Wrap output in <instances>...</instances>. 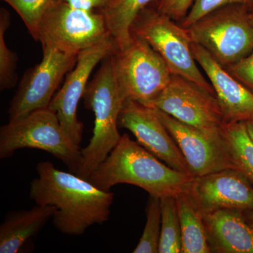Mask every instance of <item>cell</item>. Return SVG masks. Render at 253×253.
I'll return each instance as SVG.
<instances>
[{
	"mask_svg": "<svg viewBox=\"0 0 253 253\" xmlns=\"http://www.w3.org/2000/svg\"><path fill=\"white\" fill-rule=\"evenodd\" d=\"M146 223L134 253H159L161 234V199L149 195L146 206Z\"/></svg>",
	"mask_w": 253,
	"mask_h": 253,
	"instance_id": "7402d4cb",
	"label": "cell"
},
{
	"mask_svg": "<svg viewBox=\"0 0 253 253\" xmlns=\"http://www.w3.org/2000/svg\"><path fill=\"white\" fill-rule=\"evenodd\" d=\"M251 9L240 4L223 6L201 18L186 31L192 42L203 46L227 68L253 51Z\"/></svg>",
	"mask_w": 253,
	"mask_h": 253,
	"instance_id": "5b68a950",
	"label": "cell"
},
{
	"mask_svg": "<svg viewBox=\"0 0 253 253\" xmlns=\"http://www.w3.org/2000/svg\"><path fill=\"white\" fill-rule=\"evenodd\" d=\"M192 178L161 162L124 134L87 180L106 191L117 184H131L161 199L185 191Z\"/></svg>",
	"mask_w": 253,
	"mask_h": 253,
	"instance_id": "7a4b0ae2",
	"label": "cell"
},
{
	"mask_svg": "<svg viewBox=\"0 0 253 253\" xmlns=\"http://www.w3.org/2000/svg\"><path fill=\"white\" fill-rule=\"evenodd\" d=\"M17 12L30 34L39 42L40 25L51 0H2Z\"/></svg>",
	"mask_w": 253,
	"mask_h": 253,
	"instance_id": "cb8c5ba5",
	"label": "cell"
},
{
	"mask_svg": "<svg viewBox=\"0 0 253 253\" xmlns=\"http://www.w3.org/2000/svg\"><path fill=\"white\" fill-rule=\"evenodd\" d=\"M250 21H251V23L253 26V9H251V12H250L249 14Z\"/></svg>",
	"mask_w": 253,
	"mask_h": 253,
	"instance_id": "4dcf8cb0",
	"label": "cell"
},
{
	"mask_svg": "<svg viewBox=\"0 0 253 253\" xmlns=\"http://www.w3.org/2000/svg\"><path fill=\"white\" fill-rule=\"evenodd\" d=\"M56 211L55 206L36 204L29 210L8 212L0 226V253L20 252L52 219Z\"/></svg>",
	"mask_w": 253,
	"mask_h": 253,
	"instance_id": "e0dca14e",
	"label": "cell"
},
{
	"mask_svg": "<svg viewBox=\"0 0 253 253\" xmlns=\"http://www.w3.org/2000/svg\"><path fill=\"white\" fill-rule=\"evenodd\" d=\"M146 106L205 132L224 131L225 122L216 95L177 75L172 74L166 89Z\"/></svg>",
	"mask_w": 253,
	"mask_h": 253,
	"instance_id": "30bf717a",
	"label": "cell"
},
{
	"mask_svg": "<svg viewBox=\"0 0 253 253\" xmlns=\"http://www.w3.org/2000/svg\"><path fill=\"white\" fill-rule=\"evenodd\" d=\"M117 50L115 41L110 40L81 51L76 66L68 73L64 84L50 102L48 108L56 113L63 129L78 146L83 140L84 128L78 118L80 100L96 65Z\"/></svg>",
	"mask_w": 253,
	"mask_h": 253,
	"instance_id": "7c38bea8",
	"label": "cell"
},
{
	"mask_svg": "<svg viewBox=\"0 0 253 253\" xmlns=\"http://www.w3.org/2000/svg\"><path fill=\"white\" fill-rule=\"evenodd\" d=\"M131 33L144 38L160 54L172 74L177 75L215 94L196 64L191 41L185 28L160 12L152 4L141 10L131 25Z\"/></svg>",
	"mask_w": 253,
	"mask_h": 253,
	"instance_id": "8992f818",
	"label": "cell"
},
{
	"mask_svg": "<svg viewBox=\"0 0 253 253\" xmlns=\"http://www.w3.org/2000/svg\"><path fill=\"white\" fill-rule=\"evenodd\" d=\"M226 69L236 79L253 91V50L244 59Z\"/></svg>",
	"mask_w": 253,
	"mask_h": 253,
	"instance_id": "4316f807",
	"label": "cell"
},
{
	"mask_svg": "<svg viewBox=\"0 0 253 253\" xmlns=\"http://www.w3.org/2000/svg\"><path fill=\"white\" fill-rule=\"evenodd\" d=\"M191 51L212 83L225 125L253 120V91L236 79L203 46L192 42Z\"/></svg>",
	"mask_w": 253,
	"mask_h": 253,
	"instance_id": "9a60e30c",
	"label": "cell"
},
{
	"mask_svg": "<svg viewBox=\"0 0 253 253\" xmlns=\"http://www.w3.org/2000/svg\"><path fill=\"white\" fill-rule=\"evenodd\" d=\"M245 124H246L248 134H249L250 138H251V140H252L253 142V120L246 121V122H245Z\"/></svg>",
	"mask_w": 253,
	"mask_h": 253,
	"instance_id": "f1b7e54d",
	"label": "cell"
},
{
	"mask_svg": "<svg viewBox=\"0 0 253 253\" xmlns=\"http://www.w3.org/2000/svg\"><path fill=\"white\" fill-rule=\"evenodd\" d=\"M118 126L130 131L139 144L169 167L189 174L185 158L154 109L126 100L120 113Z\"/></svg>",
	"mask_w": 253,
	"mask_h": 253,
	"instance_id": "4fadbf2b",
	"label": "cell"
},
{
	"mask_svg": "<svg viewBox=\"0 0 253 253\" xmlns=\"http://www.w3.org/2000/svg\"><path fill=\"white\" fill-rule=\"evenodd\" d=\"M184 191L204 215L224 208L253 211V184L234 168L193 177Z\"/></svg>",
	"mask_w": 253,
	"mask_h": 253,
	"instance_id": "5bb4252c",
	"label": "cell"
},
{
	"mask_svg": "<svg viewBox=\"0 0 253 253\" xmlns=\"http://www.w3.org/2000/svg\"><path fill=\"white\" fill-rule=\"evenodd\" d=\"M194 0H157L155 5L160 12L175 21H181L189 12Z\"/></svg>",
	"mask_w": 253,
	"mask_h": 253,
	"instance_id": "484cf974",
	"label": "cell"
},
{
	"mask_svg": "<svg viewBox=\"0 0 253 253\" xmlns=\"http://www.w3.org/2000/svg\"><path fill=\"white\" fill-rule=\"evenodd\" d=\"M10 26V14L4 8L0 9V89H11L17 82L18 56L6 45L5 33Z\"/></svg>",
	"mask_w": 253,
	"mask_h": 253,
	"instance_id": "603a6c76",
	"label": "cell"
},
{
	"mask_svg": "<svg viewBox=\"0 0 253 253\" xmlns=\"http://www.w3.org/2000/svg\"><path fill=\"white\" fill-rule=\"evenodd\" d=\"M154 110L179 146L192 177L226 168L235 169L226 144L224 129L221 134H210L184 124L161 110Z\"/></svg>",
	"mask_w": 253,
	"mask_h": 253,
	"instance_id": "8fae6325",
	"label": "cell"
},
{
	"mask_svg": "<svg viewBox=\"0 0 253 253\" xmlns=\"http://www.w3.org/2000/svg\"><path fill=\"white\" fill-rule=\"evenodd\" d=\"M63 1H64V0H63Z\"/></svg>",
	"mask_w": 253,
	"mask_h": 253,
	"instance_id": "1f68e13d",
	"label": "cell"
},
{
	"mask_svg": "<svg viewBox=\"0 0 253 253\" xmlns=\"http://www.w3.org/2000/svg\"><path fill=\"white\" fill-rule=\"evenodd\" d=\"M224 136L234 168L241 171L253 185V142L245 122L226 124Z\"/></svg>",
	"mask_w": 253,
	"mask_h": 253,
	"instance_id": "ffe728a7",
	"label": "cell"
},
{
	"mask_svg": "<svg viewBox=\"0 0 253 253\" xmlns=\"http://www.w3.org/2000/svg\"><path fill=\"white\" fill-rule=\"evenodd\" d=\"M29 196L38 206L56 208L52 223L65 235L81 236L95 224L109 219L114 194L100 189L86 179L60 170L49 161L37 165Z\"/></svg>",
	"mask_w": 253,
	"mask_h": 253,
	"instance_id": "6da1fadb",
	"label": "cell"
},
{
	"mask_svg": "<svg viewBox=\"0 0 253 253\" xmlns=\"http://www.w3.org/2000/svg\"><path fill=\"white\" fill-rule=\"evenodd\" d=\"M232 4L244 5L253 9V0H196L180 26L186 29L214 10Z\"/></svg>",
	"mask_w": 253,
	"mask_h": 253,
	"instance_id": "d4e9b609",
	"label": "cell"
},
{
	"mask_svg": "<svg viewBox=\"0 0 253 253\" xmlns=\"http://www.w3.org/2000/svg\"><path fill=\"white\" fill-rule=\"evenodd\" d=\"M110 40L113 38L101 13L76 9L63 0H51L40 25V42L69 54L78 55Z\"/></svg>",
	"mask_w": 253,
	"mask_h": 253,
	"instance_id": "ba28073f",
	"label": "cell"
},
{
	"mask_svg": "<svg viewBox=\"0 0 253 253\" xmlns=\"http://www.w3.org/2000/svg\"><path fill=\"white\" fill-rule=\"evenodd\" d=\"M175 198L180 219L181 253H212L208 243L204 214L186 191L176 194Z\"/></svg>",
	"mask_w": 253,
	"mask_h": 253,
	"instance_id": "ac0fdd59",
	"label": "cell"
},
{
	"mask_svg": "<svg viewBox=\"0 0 253 253\" xmlns=\"http://www.w3.org/2000/svg\"><path fill=\"white\" fill-rule=\"evenodd\" d=\"M41 62L28 70L20 82L10 102L9 121L27 116L36 110L46 109L61 81L77 63L78 55L64 52L49 43H41Z\"/></svg>",
	"mask_w": 253,
	"mask_h": 253,
	"instance_id": "9c48e42d",
	"label": "cell"
},
{
	"mask_svg": "<svg viewBox=\"0 0 253 253\" xmlns=\"http://www.w3.org/2000/svg\"><path fill=\"white\" fill-rule=\"evenodd\" d=\"M212 253H253V227L244 211L224 208L204 214Z\"/></svg>",
	"mask_w": 253,
	"mask_h": 253,
	"instance_id": "2e32d148",
	"label": "cell"
},
{
	"mask_svg": "<svg viewBox=\"0 0 253 253\" xmlns=\"http://www.w3.org/2000/svg\"><path fill=\"white\" fill-rule=\"evenodd\" d=\"M23 149L46 151L62 161L70 172L75 174L81 168L82 149L69 137L56 113L49 108L9 121L0 128L1 160Z\"/></svg>",
	"mask_w": 253,
	"mask_h": 253,
	"instance_id": "277c9868",
	"label": "cell"
},
{
	"mask_svg": "<svg viewBox=\"0 0 253 253\" xmlns=\"http://www.w3.org/2000/svg\"><path fill=\"white\" fill-rule=\"evenodd\" d=\"M161 234L160 253H181L182 240L180 219L175 196L161 199Z\"/></svg>",
	"mask_w": 253,
	"mask_h": 253,
	"instance_id": "44dd1931",
	"label": "cell"
},
{
	"mask_svg": "<svg viewBox=\"0 0 253 253\" xmlns=\"http://www.w3.org/2000/svg\"><path fill=\"white\" fill-rule=\"evenodd\" d=\"M244 214L248 222L253 227V211H244Z\"/></svg>",
	"mask_w": 253,
	"mask_h": 253,
	"instance_id": "f546056e",
	"label": "cell"
},
{
	"mask_svg": "<svg viewBox=\"0 0 253 253\" xmlns=\"http://www.w3.org/2000/svg\"><path fill=\"white\" fill-rule=\"evenodd\" d=\"M84 106L94 114L93 135L81 149L82 163L78 176L87 179L121 139L118 118L124 100L115 74L112 54L106 56L83 94Z\"/></svg>",
	"mask_w": 253,
	"mask_h": 253,
	"instance_id": "3957f363",
	"label": "cell"
},
{
	"mask_svg": "<svg viewBox=\"0 0 253 253\" xmlns=\"http://www.w3.org/2000/svg\"><path fill=\"white\" fill-rule=\"evenodd\" d=\"M113 67L123 100L146 106L168 85L172 73L144 38L131 33L130 43L112 54Z\"/></svg>",
	"mask_w": 253,
	"mask_h": 253,
	"instance_id": "52a82bcc",
	"label": "cell"
},
{
	"mask_svg": "<svg viewBox=\"0 0 253 253\" xmlns=\"http://www.w3.org/2000/svg\"><path fill=\"white\" fill-rule=\"evenodd\" d=\"M157 0H111L104 9L99 11L104 16L108 29L118 50L125 49L130 43L131 25L136 16Z\"/></svg>",
	"mask_w": 253,
	"mask_h": 253,
	"instance_id": "d6986e66",
	"label": "cell"
},
{
	"mask_svg": "<svg viewBox=\"0 0 253 253\" xmlns=\"http://www.w3.org/2000/svg\"><path fill=\"white\" fill-rule=\"evenodd\" d=\"M76 9L84 11H101L107 6L111 0H64Z\"/></svg>",
	"mask_w": 253,
	"mask_h": 253,
	"instance_id": "83f0119b",
	"label": "cell"
}]
</instances>
